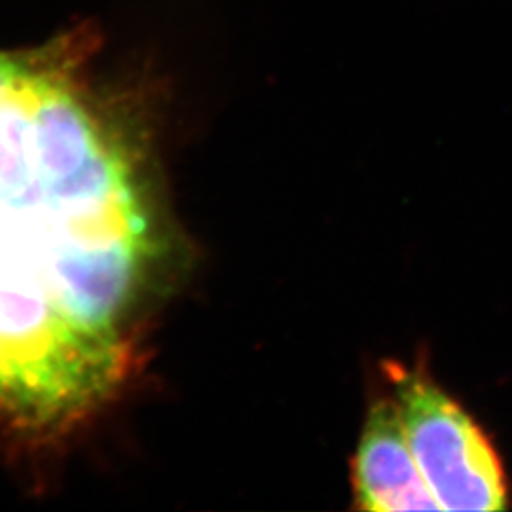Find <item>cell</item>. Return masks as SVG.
Listing matches in <instances>:
<instances>
[{
    "mask_svg": "<svg viewBox=\"0 0 512 512\" xmlns=\"http://www.w3.org/2000/svg\"><path fill=\"white\" fill-rule=\"evenodd\" d=\"M404 435L439 511H503L507 480L475 420L420 370L385 366Z\"/></svg>",
    "mask_w": 512,
    "mask_h": 512,
    "instance_id": "6da1fadb",
    "label": "cell"
},
{
    "mask_svg": "<svg viewBox=\"0 0 512 512\" xmlns=\"http://www.w3.org/2000/svg\"><path fill=\"white\" fill-rule=\"evenodd\" d=\"M357 507L372 512L439 511L404 435L393 397L366 416L353 463Z\"/></svg>",
    "mask_w": 512,
    "mask_h": 512,
    "instance_id": "7a4b0ae2",
    "label": "cell"
}]
</instances>
